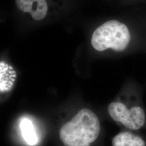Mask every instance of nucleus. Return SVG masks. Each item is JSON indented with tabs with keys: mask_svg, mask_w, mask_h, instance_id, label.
<instances>
[{
	"mask_svg": "<svg viewBox=\"0 0 146 146\" xmlns=\"http://www.w3.org/2000/svg\"><path fill=\"white\" fill-rule=\"evenodd\" d=\"M131 39V33L127 26L120 21L112 20L95 30L91 43L94 49L99 52L110 48L122 52L128 46Z\"/></svg>",
	"mask_w": 146,
	"mask_h": 146,
	"instance_id": "obj_2",
	"label": "nucleus"
},
{
	"mask_svg": "<svg viewBox=\"0 0 146 146\" xmlns=\"http://www.w3.org/2000/svg\"><path fill=\"white\" fill-rule=\"evenodd\" d=\"M108 113L113 120L131 131L141 129L146 122L145 110L140 106L129 107L121 102H113L108 107Z\"/></svg>",
	"mask_w": 146,
	"mask_h": 146,
	"instance_id": "obj_3",
	"label": "nucleus"
},
{
	"mask_svg": "<svg viewBox=\"0 0 146 146\" xmlns=\"http://www.w3.org/2000/svg\"><path fill=\"white\" fill-rule=\"evenodd\" d=\"M15 3L20 11L29 14L36 21H41L47 16V0H15Z\"/></svg>",
	"mask_w": 146,
	"mask_h": 146,
	"instance_id": "obj_4",
	"label": "nucleus"
},
{
	"mask_svg": "<svg viewBox=\"0 0 146 146\" xmlns=\"http://www.w3.org/2000/svg\"><path fill=\"white\" fill-rule=\"evenodd\" d=\"M20 128L22 136L27 143L31 146L36 145L38 138L31 121L27 119H23L21 121Z\"/></svg>",
	"mask_w": 146,
	"mask_h": 146,
	"instance_id": "obj_6",
	"label": "nucleus"
},
{
	"mask_svg": "<svg viewBox=\"0 0 146 146\" xmlns=\"http://www.w3.org/2000/svg\"><path fill=\"white\" fill-rule=\"evenodd\" d=\"M98 116L87 108L80 110L61 128L59 136L66 146H90L99 136Z\"/></svg>",
	"mask_w": 146,
	"mask_h": 146,
	"instance_id": "obj_1",
	"label": "nucleus"
},
{
	"mask_svg": "<svg viewBox=\"0 0 146 146\" xmlns=\"http://www.w3.org/2000/svg\"><path fill=\"white\" fill-rule=\"evenodd\" d=\"M111 143L112 146H146V142L142 137L127 131L115 135Z\"/></svg>",
	"mask_w": 146,
	"mask_h": 146,
	"instance_id": "obj_5",
	"label": "nucleus"
}]
</instances>
